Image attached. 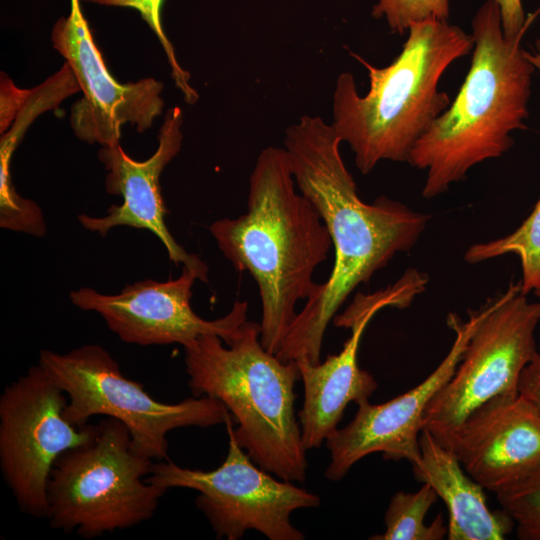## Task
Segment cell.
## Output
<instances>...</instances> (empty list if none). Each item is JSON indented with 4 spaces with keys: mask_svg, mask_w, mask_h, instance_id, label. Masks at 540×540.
<instances>
[{
    "mask_svg": "<svg viewBox=\"0 0 540 540\" xmlns=\"http://www.w3.org/2000/svg\"><path fill=\"white\" fill-rule=\"evenodd\" d=\"M38 364L68 396L63 416L70 424L81 427L95 415L115 418L128 428L133 450L152 460H169L171 430L225 425L232 418L225 404L210 396L178 403L154 399L96 344L64 354L41 350Z\"/></svg>",
    "mask_w": 540,
    "mask_h": 540,
    "instance_id": "obj_7",
    "label": "cell"
},
{
    "mask_svg": "<svg viewBox=\"0 0 540 540\" xmlns=\"http://www.w3.org/2000/svg\"><path fill=\"white\" fill-rule=\"evenodd\" d=\"M473 46L472 35L459 26L427 20L410 25L400 54L385 67L352 53L368 71L369 90L360 95L353 75L341 73L333 92L331 125L350 146L362 174L383 160L408 161L451 103L438 88L441 77Z\"/></svg>",
    "mask_w": 540,
    "mask_h": 540,
    "instance_id": "obj_4",
    "label": "cell"
},
{
    "mask_svg": "<svg viewBox=\"0 0 540 540\" xmlns=\"http://www.w3.org/2000/svg\"><path fill=\"white\" fill-rule=\"evenodd\" d=\"M507 254L520 259L522 292L528 294L540 285V198L530 215L512 233L471 245L464 255L469 264L481 263Z\"/></svg>",
    "mask_w": 540,
    "mask_h": 540,
    "instance_id": "obj_18",
    "label": "cell"
},
{
    "mask_svg": "<svg viewBox=\"0 0 540 540\" xmlns=\"http://www.w3.org/2000/svg\"><path fill=\"white\" fill-rule=\"evenodd\" d=\"M217 335L184 346L193 396L223 402L237 443L255 464L285 481L304 482L306 449L295 414L296 361H281L260 341V323L245 321L228 347Z\"/></svg>",
    "mask_w": 540,
    "mask_h": 540,
    "instance_id": "obj_5",
    "label": "cell"
},
{
    "mask_svg": "<svg viewBox=\"0 0 540 540\" xmlns=\"http://www.w3.org/2000/svg\"><path fill=\"white\" fill-rule=\"evenodd\" d=\"M420 459L412 465L417 481L429 484L448 511L449 540H502L515 528L509 514L489 509L483 487L457 456L428 430L419 436Z\"/></svg>",
    "mask_w": 540,
    "mask_h": 540,
    "instance_id": "obj_17",
    "label": "cell"
},
{
    "mask_svg": "<svg viewBox=\"0 0 540 540\" xmlns=\"http://www.w3.org/2000/svg\"><path fill=\"white\" fill-rule=\"evenodd\" d=\"M540 302L510 283L473 332L453 376L429 403L423 429L435 438L499 396H517L520 376L537 352Z\"/></svg>",
    "mask_w": 540,
    "mask_h": 540,
    "instance_id": "obj_9",
    "label": "cell"
},
{
    "mask_svg": "<svg viewBox=\"0 0 540 540\" xmlns=\"http://www.w3.org/2000/svg\"><path fill=\"white\" fill-rule=\"evenodd\" d=\"M436 439L471 478L496 494L540 466V415L520 395L489 400Z\"/></svg>",
    "mask_w": 540,
    "mask_h": 540,
    "instance_id": "obj_16",
    "label": "cell"
},
{
    "mask_svg": "<svg viewBox=\"0 0 540 540\" xmlns=\"http://www.w3.org/2000/svg\"><path fill=\"white\" fill-rule=\"evenodd\" d=\"M331 123L304 115L283 140L299 192L319 213L335 251L328 279L315 285L290 324L276 356L283 362H320L328 324L348 296L400 252L412 249L430 216L385 196L361 200Z\"/></svg>",
    "mask_w": 540,
    "mask_h": 540,
    "instance_id": "obj_1",
    "label": "cell"
},
{
    "mask_svg": "<svg viewBox=\"0 0 540 540\" xmlns=\"http://www.w3.org/2000/svg\"><path fill=\"white\" fill-rule=\"evenodd\" d=\"M195 271L183 266L177 279H151L126 285L118 294H103L88 287L72 291L73 305L101 315L123 342L148 345L181 344L199 336L217 335L229 345L247 320L248 302L235 301L223 317L205 320L191 307Z\"/></svg>",
    "mask_w": 540,
    "mask_h": 540,
    "instance_id": "obj_13",
    "label": "cell"
},
{
    "mask_svg": "<svg viewBox=\"0 0 540 540\" xmlns=\"http://www.w3.org/2000/svg\"><path fill=\"white\" fill-rule=\"evenodd\" d=\"M51 41L83 92V98L72 106L70 119L80 140L116 145L123 125H135L143 132L162 113L164 86L160 81L144 78L121 84L109 73L82 14L80 0H70V14L55 23Z\"/></svg>",
    "mask_w": 540,
    "mask_h": 540,
    "instance_id": "obj_12",
    "label": "cell"
},
{
    "mask_svg": "<svg viewBox=\"0 0 540 540\" xmlns=\"http://www.w3.org/2000/svg\"><path fill=\"white\" fill-rule=\"evenodd\" d=\"M496 495L502 509L513 519L517 537L540 540V466Z\"/></svg>",
    "mask_w": 540,
    "mask_h": 540,
    "instance_id": "obj_20",
    "label": "cell"
},
{
    "mask_svg": "<svg viewBox=\"0 0 540 540\" xmlns=\"http://www.w3.org/2000/svg\"><path fill=\"white\" fill-rule=\"evenodd\" d=\"M152 464L133 450L125 424L102 419L89 441L54 463L47 488L50 527L92 539L150 520L166 493L146 481Z\"/></svg>",
    "mask_w": 540,
    "mask_h": 540,
    "instance_id": "obj_6",
    "label": "cell"
},
{
    "mask_svg": "<svg viewBox=\"0 0 540 540\" xmlns=\"http://www.w3.org/2000/svg\"><path fill=\"white\" fill-rule=\"evenodd\" d=\"M534 294L540 299V285L533 290Z\"/></svg>",
    "mask_w": 540,
    "mask_h": 540,
    "instance_id": "obj_27",
    "label": "cell"
},
{
    "mask_svg": "<svg viewBox=\"0 0 540 540\" xmlns=\"http://www.w3.org/2000/svg\"><path fill=\"white\" fill-rule=\"evenodd\" d=\"M64 391L39 364L5 386L0 396V468L20 510L48 516L47 488L58 457L89 441L96 424L76 427L63 416Z\"/></svg>",
    "mask_w": 540,
    "mask_h": 540,
    "instance_id": "obj_10",
    "label": "cell"
},
{
    "mask_svg": "<svg viewBox=\"0 0 540 540\" xmlns=\"http://www.w3.org/2000/svg\"><path fill=\"white\" fill-rule=\"evenodd\" d=\"M518 392L540 415V352L537 351L524 368L519 379Z\"/></svg>",
    "mask_w": 540,
    "mask_h": 540,
    "instance_id": "obj_24",
    "label": "cell"
},
{
    "mask_svg": "<svg viewBox=\"0 0 540 540\" xmlns=\"http://www.w3.org/2000/svg\"><path fill=\"white\" fill-rule=\"evenodd\" d=\"M295 186L285 149L266 147L250 175L247 212L209 227L234 268L256 281L260 341L274 354L297 314V303L313 291V273L332 246L319 213Z\"/></svg>",
    "mask_w": 540,
    "mask_h": 540,
    "instance_id": "obj_2",
    "label": "cell"
},
{
    "mask_svg": "<svg viewBox=\"0 0 540 540\" xmlns=\"http://www.w3.org/2000/svg\"><path fill=\"white\" fill-rule=\"evenodd\" d=\"M500 10L501 25L504 35L509 38L527 32L540 12L525 15L521 0H496Z\"/></svg>",
    "mask_w": 540,
    "mask_h": 540,
    "instance_id": "obj_23",
    "label": "cell"
},
{
    "mask_svg": "<svg viewBox=\"0 0 540 540\" xmlns=\"http://www.w3.org/2000/svg\"><path fill=\"white\" fill-rule=\"evenodd\" d=\"M525 55L535 69L540 71V38L537 39L531 51L525 50Z\"/></svg>",
    "mask_w": 540,
    "mask_h": 540,
    "instance_id": "obj_26",
    "label": "cell"
},
{
    "mask_svg": "<svg viewBox=\"0 0 540 540\" xmlns=\"http://www.w3.org/2000/svg\"><path fill=\"white\" fill-rule=\"evenodd\" d=\"M233 422L230 418L225 423L228 452L218 468L189 469L163 460L153 462L146 481L165 491L178 487L196 490V506L217 539L239 540L246 531L256 530L270 540H303L304 534L292 524L291 514L318 507L319 496L276 479L255 464L237 443Z\"/></svg>",
    "mask_w": 540,
    "mask_h": 540,
    "instance_id": "obj_8",
    "label": "cell"
},
{
    "mask_svg": "<svg viewBox=\"0 0 540 540\" xmlns=\"http://www.w3.org/2000/svg\"><path fill=\"white\" fill-rule=\"evenodd\" d=\"M449 14V0H378L372 10L373 17H384L391 31L399 34L413 23L448 21Z\"/></svg>",
    "mask_w": 540,
    "mask_h": 540,
    "instance_id": "obj_22",
    "label": "cell"
},
{
    "mask_svg": "<svg viewBox=\"0 0 540 540\" xmlns=\"http://www.w3.org/2000/svg\"><path fill=\"white\" fill-rule=\"evenodd\" d=\"M493 303L494 298L469 311L466 320L456 313L448 314L447 325L454 332L451 348L416 387L382 404L368 400L356 404L353 420L326 440L330 451L327 479L341 480L356 462L372 453H382L386 460H407L411 465L420 459L419 436L426 408L453 376L473 332Z\"/></svg>",
    "mask_w": 540,
    "mask_h": 540,
    "instance_id": "obj_11",
    "label": "cell"
},
{
    "mask_svg": "<svg viewBox=\"0 0 540 540\" xmlns=\"http://www.w3.org/2000/svg\"><path fill=\"white\" fill-rule=\"evenodd\" d=\"M525 33L504 35L496 0L485 1L474 15V46L465 80L407 161L427 172L424 198L445 193L475 165L501 157L514 144L511 134L527 128L536 69L522 47Z\"/></svg>",
    "mask_w": 540,
    "mask_h": 540,
    "instance_id": "obj_3",
    "label": "cell"
},
{
    "mask_svg": "<svg viewBox=\"0 0 540 540\" xmlns=\"http://www.w3.org/2000/svg\"><path fill=\"white\" fill-rule=\"evenodd\" d=\"M182 121L179 107L166 112L158 135V147L145 161L132 159L119 144L102 146L98 157L107 170L106 191L122 196L123 203L109 207L104 216L80 214L78 220L85 229L103 237L117 226L149 230L163 243L171 262L183 264L196 272L198 280L207 282L206 263L177 243L165 222L168 210L161 194L159 177L181 149Z\"/></svg>",
    "mask_w": 540,
    "mask_h": 540,
    "instance_id": "obj_15",
    "label": "cell"
},
{
    "mask_svg": "<svg viewBox=\"0 0 540 540\" xmlns=\"http://www.w3.org/2000/svg\"><path fill=\"white\" fill-rule=\"evenodd\" d=\"M436 491L427 483L414 492L399 491L393 495L385 513V531L372 535L371 540H441L447 536L442 514L432 524L425 516L437 501Z\"/></svg>",
    "mask_w": 540,
    "mask_h": 540,
    "instance_id": "obj_19",
    "label": "cell"
},
{
    "mask_svg": "<svg viewBox=\"0 0 540 540\" xmlns=\"http://www.w3.org/2000/svg\"><path fill=\"white\" fill-rule=\"evenodd\" d=\"M100 5L129 7L137 10L143 20L149 25L162 45L169 65L171 77L177 88L182 92L185 101L193 104L198 99L196 90L190 84V75L179 64L172 43L167 38L160 18L163 0H86Z\"/></svg>",
    "mask_w": 540,
    "mask_h": 540,
    "instance_id": "obj_21",
    "label": "cell"
},
{
    "mask_svg": "<svg viewBox=\"0 0 540 540\" xmlns=\"http://www.w3.org/2000/svg\"><path fill=\"white\" fill-rule=\"evenodd\" d=\"M416 293L414 282L407 276L373 294L357 293L344 312L333 319L336 327L351 329L342 350L323 363L296 361L304 384L298 421L306 450L319 448L338 429L350 402L368 400L377 389L374 377L358 364L363 332L377 312L386 307L406 308Z\"/></svg>",
    "mask_w": 540,
    "mask_h": 540,
    "instance_id": "obj_14",
    "label": "cell"
},
{
    "mask_svg": "<svg viewBox=\"0 0 540 540\" xmlns=\"http://www.w3.org/2000/svg\"><path fill=\"white\" fill-rule=\"evenodd\" d=\"M30 90H19L6 77H1V133L23 106Z\"/></svg>",
    "mask_w": 540,
    "mask_h": 540,
    "instance_id": "obj_25",
    "label": "cell"
}]
</instances>
